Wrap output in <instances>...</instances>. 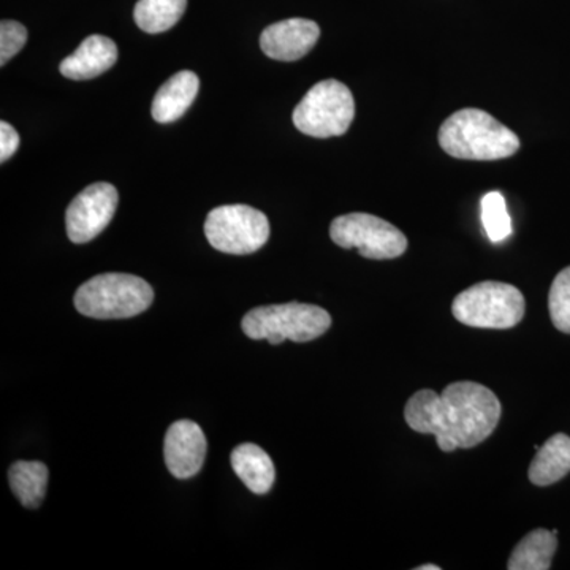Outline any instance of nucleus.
I'll return each instance as SVG.
<instances>
[{
  "mask_svg": "<svg viewBox=\"0 0 570 570\" xmlns=\"http://www.w3.org/2000/svg\"><path fill=\"white\" fill-rule=\"evenodd\" d=\"M118 47L104 36H91L81 41L80 47L63 59L59 70L69 80H92L111 69L118 61Z\"/></svg>",
  "mask_w": 570,
  "mask_h": 570,
  "instance_id": "nucleus-12",
  "label": "nucleus"
},
{
  "mask_svg": "<svg viewBox=\"0 0 570 570\" xmlns=\"http://www.w3.org/2000/svg\"><path fill=\"white\" fill-rule=\"evenodd\" d=\"M11 491L24 508L37 509L47 494L48 468L40 461H17L9 471Z\"/></svg>",
  "mask_w": 570,
  "mask_h": 570,
  "instance_id": "nucleus-17",
  "label": "nucleus"
},
{
  "mask_svg": "<svg viewBox=\"0 0 570 570\" xmlns=\"http://www.w3.org/2000/svg\"><path fill=\"white\" fill-rule=\"evenodd\" d=\"M439 145L449 156L464 160L508 159L520 149L519 137L479 108H464L445 119Z\"/></svg>",
  "mask_w": 570,
  "mask_h": 570,
  "instance_id": "nucleus-2",
  "label": "nucleus"
},
{
  "mask_svg": "<svg viewBox=\"0 0 570 570\" xmlns=\"http://www.w3.org/2000/svg\"><path fill=\"white\" fill-rule=\"evenodd\" d=\"M28 41V29L18 21L0 22V66H6L11 58L24 48Z\"/></svg>",
  "mask_w": 570,
  "mask_h": 570,
  "instance_id": "nucleus-21",
  "label": "nucleus"
},
{
  "mask_svg": "<svg viewBox=\"0 0 570 570\" xmlns=\"http://www.w3.org/2000/svg\"><path fill=\"white\" fill-rule=\"evenodd\" d=\"M558 531H531L513 549L508 562L509 570H549L558 547Z\"/></svg>",
  "mask_w": 570,
  "mask_h": 570,
  "instance_id": "nucleus-16",
  "label": "nucleus"
},
{
  "mask_svg": "<svg viewBox=\"0 0 570 570\" xmlns=\"http://www.w3.org/2000/svg\"><path fill=\"white\" fill-rule=\"evenodd\" d=\"M200 80L190 70L178 71L170 80L164 82L153 100L151 115L154 121L170 124L178 121L184 112L197 99Z\"/></svg>",
  "mask_w": 570,
  "mask_h": 570,
  "instance_id": "nucleus-13",
  "label": "nucleus"
},
{
  "mask_svg": "<svg viewBox=\"0 0 570 570\" xmlns=\"http://www.w3.org/2000/svg\"><path fill=\"white\" fill-rule=\"evenodd\" d=\"M354 116L351 89L344 82L324 80L313 86L296 105L294 124L299 132L309 137L332 138L346 134Z\"/></svg>",
  "mask_w": 570,
  "mask_h": 570,
  "instance_id": "nucleus-6",
  "label": "nucleus"
},
{
  "mask_svg": "<svg viewBox=\"0 0 570 570\" xmlns=\"http://www.w3.org/2000/svg\"><path fill=\"white\" fill-rule=\"evenodd\" d=\"M335 245L356 249L371 261L401 257L407 249V238L395 225L366 213H351L336 217L330 227Z\"/></svg>",
  "mask_w": 570,
  "mask_h": 570,
  "instance_id": "nucleus-8",
  "label": "nucleus"
},
{
  "mask_svg": "<svg viewBox=\"0 0 570 570\" xmlns=\"http://www.w3.org/2000/svg\"><path fill=\"white\" fill-rule=\"evenodd\" d=\"M321 28L305 18H291L268 26L261 36V48L275 61L294 62L316 47Z\"/></svg>",
  "mask_w": 570,
  "mask_h": 570,
  "instance_id": "nucleus-11",
  "label": "nucleus"
},
{
  "mask_svg": "<svg viewBox=\"0 0 570 570\" xmlns=\"http://www.w3.org/2000/svg\"><path fill=\"white\" fill-rule=\"evenodd\" d=\"M187 9V0H138L134 18L146 33H160L174 28Z\"/></svg>",
  "mask_w": 570,
  "mask_h": 570,
  "instance_id": "nucleus-18",
  "label": "nucleus"
},
{
  "mask_svg": "<svg viewBox=\"0 0 570 570\" xmlns=\"http://www.w3.org/2000/svg\"><path fill=\"white\" fill-rule=\"evenodd\" d=\"M549 309L553 325L570 335V266L562 269L551 284Z\"/></svg>",
  "mask_w": 570,
  "mask_h": 570,
  "instance_id": "nucleus-20",
  "label": "nucleus"
},
{
  "mask_svg": "<svg viewBox=\"0 0 570 570\" xmlns=\"http://www.w3.org/2000/svg\"><path fill=\"white\" fill-rule=\"evenodd\" d=\"M482 224L490 242H505L512 235V219L505 206L504 195L501 193H489L482 198Z\"/></svg>",
  "mask_w": 570,
  "mask_h": 570,
  "instance_id": "nucleus-19",
  "label": "nucleus"
},
{
  "mask_svg": "<svg viewBox=\"0 0 570 570\" xmlns=\"http://www.w3.org/2000/svg\"><path fill=\"white\" fill-rule=\"evenodd\" d=\"M118 189L110 183L86 187L67 208V235L75 245H85L102 234L118 208Z\"/></svg>",
  "mask_w": 570,
  "mask_h": 570,
  "instance_id": "nucleus-9",
  "label": "nucleus"
},
{
  "mask_svg": "<svg viewBox=\"0 0 570 570\" xmlns=\"http://www.w3.org/2000/svg\"><path fill=\"white\" fill-rule=\"evenodd\" d=\"M502 406L498 396L478 382H455L438 395L420 390L409 397L404 419L411 430L433 434L442 452L472 449L497 430Z\"/></svg>",
  "mask_w": 570,
  "mask_h": 570,
  "instance_id": "nucleus-1",
  "label": "nucleus"
},
{
  "mask_svg": "<svg viewBox=\"0 0 570 570\" xmlns=\"http://www.w3.org/2000/svg\"><path fill=\"white\" fill-rule=\"evenodd\" d=\"M20 148V135L7 121L0 122V163H7Z\"/></svg>",
  "mask_w": 570,
  "mask_h": 570,
  "instance_id": "nucleus-22",
  "label": "nucleus"
},
{
  "mask_svg": "<svg viewBox=\"0 0 570 570\" xmlns=\"http://www.w3.org/2000/svg\"><path fill=\"white\" fill-rule=\"evenodd\" d=\"M151 285L141 277L105 273L89 279L75 294L78 313L92 318H129L153 305Z\"/></svg>",
  "mask_w": 570,
  "mask_h": 570,
  "instance_id": "nucleus-3",
  "label": "nucleus"
},
{
  "mask_svg": "<svg viewBox=\"0 0 570 570\" xmlns=\"http://www.w3.org/2000/svg\"><path fill=\"white\" fill-rule=\"evenodd\" d=\"M570 472V438L568 434H554L532 460L530 472L531 483L535 487H549L560 482Z\"/></svg>",
  "mask_w": 570,
  "mask_h": 570,
  "instance_id": "nucleus-15",
  "label": "nucleus"
},
{
  "mask_svg": "<svg viewBox=\"0 0 570 570\" xmlns=\"http://www.w3.org/2000/svg\"><path fill=\"white\" fill-rule=\"evenodd\" d=\"M243 332L250 340H266L273 346L285 340L307 343L328 332L332 317L324 307L305 303H285L255 307L243 318Z\"/></svg>",
  "mask_w": 570,
  "mask_h": 570,
  "instance_id": "nucleus-4",
  "label": "nucleus"
},
{
  "mask_svg": "<svg viewBox=\"0 0 570 570\" xmlns=\"http://www.w3.org/2000/svg\"><path fill=\"white\" fill-rule=\"evenodd\" d=\"M232 468L247 489L255 494H266L275 485V463L258 445H238L232 452Z\"/></svg>",
  "mask_w": 570,
  "mask_h": 570,
  "instance_id": "nucleus-14",
  "label": "nucleus"
},
{
  "mask_svg": "<svg viewBox=\"0 0 570 570\" xmlns=\"http://www.w3.org/2000/svg\"><path fill=\"white\" fill-rule=\"evenodd\" d=\"M527 302L515 285L485 281L456 295L452 314L456 321L474 328L508 330L524 317Z\"/></svg>",
  "mask_w": 570,
  "mask_h": 570,
  "instance_id": "nucleus-5",
  "label": "nucleus"
},
{
  "mask_svg": "<svg viewBox=\"0 0 570 570\" xmlns=\"http://www.w3.org/2000/svg\"><path fill=\"white\" fill-rule=\"evenodd\" d=\"M206 438L190 420H179L168 428L164 442L165 464L176 479H190L200 472L206 459Z\"/></svg>",
  "mask_w": 570,
  "mask_h": 570,
  "instance_id": "nucleus-10",
  "label": "nucleus"
},
{
  "mask_svg": "<svg viewBox=\"0 0 570 570\" xmlns=\"http://www.w3.org/2000/svg\"><path fill=\"white\" fill-rule=\"evenodd\" d=\"M417 570H441L439 566L434 564H425V566H419Z\"/></svg>",
  "mask_w": 570,
  "mask_h": 570,
  "instance_id": "nucleus-23",
  "label": "nucleus"
},
{
  "mask_svg": "<svg viewBox=\"0 0 570 570\" xmlns=\"http://www.w3.org/2000/svg\"><path fill=\"white\" fill-rule=\"evenodd\" d=\"M205 235L220 253L254 254L268 242V217L246 205L217 206L206 217Z\"/></svg>",
  "mask_w": 570,
  "mask_h": 570,
  "instance_id": "nucleus-7",
  "label": "nucleus"
}]
</instances>
